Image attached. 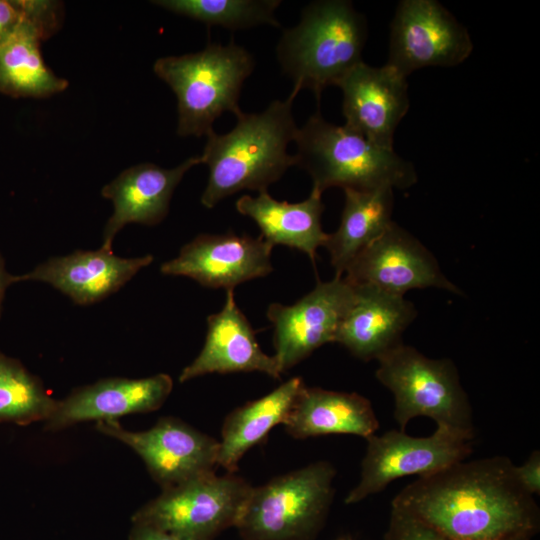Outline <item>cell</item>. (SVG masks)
<instances>
[{
    "mask_svg": "<svg viewBox=\"0 0 540 540\" xmlns=\"http://www.w3.org/2000/svg\"><path fill=\"white\" fill-rule=\"evenodd\" d=\"M57 400L20 361L0 352V422L28 425L46 421Z\"/></svg>",
    "mask_w": 540,
    "mask_h": 540,
    "instance_id": "cell-26",
    "label": "cell"
},
{
    "mask_svg": "<svg viewBox=\"0 0 540 540\" xmlns=\"http://www.w3.org/2000/svg\"><path fill=\"white\" fill-rule=\"evenodd\" d=\"M367 39L364 15L350 1L324 0L307 5L299 23L285 29L276 47L278 63L292 80V94L311 90L319 100L362 61Z\"/></svg>",
    "mask_w": 540,
    "mask_h": 540,
    "instance_id": "cell-3",
    "label": "cell"
},
{
    "mask_svg": "<svg viewBox=\"0 0 540 540\" xmlns=\"http://www.w3.org/2000/svg\"><path fill=\"white\" fill-rule=\"evenodd\" d=\"M295 165L304 169L319 193L330 187L407 189L417 182L413 164L394 149L382 148L350 128L326 121L317 111L297 128Z\"/></svg>",
    "mask_w": 540,
    "mask_h": 540,
    "instance_id": "cell-4",
    "label": "cell"
},
{
    "mask_svg": "<svg viewBox=\"0 0 540 540\" xmlns=\"http://www.w3.org/2000/svg\"><path fill=\"white\" fill-rule=\"evenodd\" d=\"M514 467L505 456L462 460L418 477L391 506L451 540H529L539 530V508Z\"/></svg>",
    "mask_w": 540,
    "mask_h": 540,
    "instance_id": "cell-1",
    "label": "cell"
},
{
    "mask_svg": "<svg viewBox=\"0 0 540 540\" xmlns=\"http://www.w3.org/2000/svg\"><path fill=\"white\" fill-rule=\"evenodd\" d=\"M272 248L261 236L254 238L230 231L200 234L185 244L176 258L163 263L160 271L189 277L209 288L234 289L272 271Z\"/></svg>",
    "mask_w": 540,
    "mask_h": 540,
    "instance_id": "cell-14",
    "label": "cell"
},
{
    "mask_svg": "<svg viewBox=\"0 0 540 540\" xmlns=\"http://www.w3.org/2000/svg\"><path fill=\"white\" fill-rule=\"evenodd\" d=\"M384 540H451L418 519L391 509Z\"/></svg>",
    "mask_w": 540,
    "mask_h": 540,
    "instance_id": "cell-28",
    "label": "cell"
},
{
    "mask_svg": "<svg viewBox=\"0 0 540 540\" xmlns=\"http://www.w3.org/2000/svg\"><path fill=\"white\" fill-rule=\"evenodd\" d=\"M96 427L133 449L163 489L215 472L218 466L219 441L176 418H161L139 432L116 420L99 421Z\"/></svg>",
    "mask_w": 540,
    "mask_h": 540,
    "instance_id": "cell-11",
    "label": "cell"
},
{
    "mask_svg": "<svg viewBox=\"0 0 540 540\" xmlns=\"http://www.w3.org/2000/svg\"><path fill=\"white\" fill-rule=\"evenodd\" d=\"M25 15L0 43V92L13 97H47L63 91L68 82L44 63L40 44L60 24V5L23 0Z\"/></svg>",
    "mask_w": 540,
    "mask_h": 540,
    "instance_id": "cell-16",
    "label": "cell"
},
{
    "mask_svg": "<svg viewBox=\"0 0 540 540\" xmlns=\"http://www.w3.org/2000/svg\"><path fill=\"white\" fill-rule=\"evenodd\" d=\"M471 441L472 438L445 427H437L427 437H413L400 430L374 434L367 438L360 480L345 503L360 502L398 478L430 475L465 460L472 452Z\"/></svg>",
    "mask_w": 540,
    "mask_h": 540,
    "instance_id": "cell-9",
    "label": "cell"
},
{
    "mask_svg": "<svg viewBox=\"0 0 540 540\" xmlns=\"http://www.w3.org/2000/svg\"><path fill=\"white\" fill-rule=\"evenodd\" d=\"M15 281V276L9 274L5 270L4 260L0 254V317L2 312V303L5 297V292L8 286H10Z\"/></svg>",
    "mask_w": 540,
    "mask_h": 540,
    "instance_id": "cell-32",
    "label": "cell"
},
{
    "mask_svg": "<svg viewBox=\"0 0 540 540\" xmlns=\"http://www.w3.org/2000/svg\"><path fill=\"white\" fill-rule=\"evenodd\" d=\"M340 540H347V539H340Z\"/></svg>",
    "mask_w": 540,
    "mask_h": 540,
    "instance_id": "cell-33",
    "label": "cell"
},
{
    "mask_svg": "<svg viewBox=\"0 0 540 540\" xmlns=\"http://www.w3.org/2000/svg\"><path fill=\"white\" fill-rule=\"evenodd\" d=\"M296 95L274 100L259 113L238 115L234 128L225 134L214 130L207 141L201 164L209 170L208 182L201 196L206 208H213L224 198L242 190H267L286 170L295 165L287 152L297 126L293 115Z\"/></svg>",
    "mask_w": 540,
    "mask_h": 540,
    "instance_id": "cell-2",
    "label": "cell"
},
{
    "mask_svg": "<svg viewBox=\"0 0 540 540\" xmlns=\"http://www.w3.org/2000/svg\"><path fill=\"white\" fill-rule=\"evenodd\" d=\"M254 66L252 55L233 41L209 43L199 52L156 60L155 74L177 97V133L200 137L213 130L222 113L240 115L241 88Z\"/></svg>",
    "mask_w": 540,
    "mask_h": 540,
    "instance_id": "cell-5",
    "label": "cell"
},
{
    "mask_svg": "<svg viewBox=\"0 0 540 540\" xmlns=\"http://www.w3.org/2000/svg\"><path fill=\"white\" fill-rule=\"evenodd\" d=\"M153 3L208 26L230 30L263 24L280 27L274 14L280 0H160Z\"/></svg>",
    "mask_w": 540,
    "mask_h": 540,
    "instance_id": "cell-27",
    "label": "cell"
},
{
    "mask_svg": "<svg viewBox=\"0 0 540 540\" xmlns=\"http://www.w3.org/2000/svg\"><path fill=\"white\" fill-rule=\"evenodd\" d=\"M263 372L273 378L282 374L274 356L260 348L255 332L237 306L234 289L226 290L222 309L207 318L205 343L179 376L181 383L210 373Z\"/></svg>",
    "mask_w": 540,
    "mask_h": 540,
    "instance_id": "cell-20",
    "label": "cell"
},
{
    "mask_svg": "<svg viewBox=\"0 0 540 540\" xmlns=\"http://www.w3.org/2000/svg\"><path fill=\"white\" fill-rule=\"evenodd\" d=\"M473 50L467 29L435 0H403L391 22L386 63L402 76L464 62Z\"/></svg>",
    "mask_w": 540,
    "mask_h": 540,
    "instance_id": "cell-10",
    "label": "cell"
},
{
    "mask_svg": "<svg viewBox=\"0 0 540 540\" xmlns=\"http://www.w3.org/2000/svg\"><path fill=\"white\" fill-rule=\"evenodd\" d=\"M284 426L296 439L329 434L367 439L378 430L379 421L370 401L362 395L304 386Z\"/></svg>",
    "mask_w": 540,
    "mask_h": 540,
    "instance_id": "cell-22",
    "label": "cell"
},
{
    "mask_svg": "<svg viewBox=\"0 0 540 540\" xmlns=\"http://www.w3.org/2000/svg\"><path fill=\"white\" fill-rule=\"evenodd\" d=\"M345 203L338 229L328 234L324 247L337 277L344 275L354 258L388 226L393 211V188L344 189Z\"/></svg>",
    "mask_w": 540,
    "mask_h": 540,
    "instance_id": "cell-25",
    "label": "cell"
},
{
    "mask_svg": "<svg viewBox=\"0 0 540 540\" xmlns=\"http://www.w3.org/2000/svg\"><path fill=\"white\" fill-rule=\"evenodd\" d=\"M198 164L200 156L190 157L171 169L152 163L138 164L105 185L101 194L113 202L114 211L104 228L101 248L112 251L114 237L129 223L161 222L168 213L175 188L185 173Z\"/></svg>",
    "mask_w": 540,
    "mask_h": 540,
    "instance_id": "cell-18",
    "label": "cell"
},
{
    "mask_svg": "<svg viewBox=\"0 0 540 540\" xmlns=\"http://www.w3.org/2000/svg\"><path fill=\"white\" fill-rule=\"evenodd\" d=\"M172 388L171 377L164 373L142 379H102L57 401L45 428L54 431L89 420H116L133 413L151 412L162 406Z\"/></svg>",
    "mask_w": 540,
    "mask_h": 540,
    "instance_id": "cell-17",
    "label": "cell"
},
{
    "mask_svg": "<svg viewBox=\"0 0 540 540\" xmlns=\"http://www.w3.org/2000/svg\"><path fill=\"white\" fill-rule=\"evenodd\" d=\"M128 540H184L164 531L142 525L133 524Z\"/></svg>",
    "mask_w": 540,
    "mask_h": 540,
    "instance_id": "cell-31",
    "label": "cell"
},
{
    "mask_svg": "<svg viewBox=\"0 0 540 540\" xmlns=\"http://www.w3.org/2000/svg\"><path fill=\"white\" fill-rule=\"evenodd\" d=\"M300 377L282 383L267 395L235 409L224 420L217 465L234 473L240 459L278 424H284L304 387Z\"/></svg>",
    "mask_w": 540,
    "mask_h": 540,
    "instance_id": "cell-24",
    "label": "cell"
},
{
    "mask_svg": "<svg viewBox=\"0 0 540 540\" xmlns=\"http://www.w3.org/2000/svg\"><path fill=\"white\" fill-rule=\"evenodd\" d=\"M343 276L352 284L401 296L408 290L427 287L461 294L431 252L394 222L354 258Z\"/></svg>",
    "mask_w": 540,
    "mask_h": 540,
    "instance_id": "cell-13",
    "label": "cell"
},
{
    "mask_svg": "<svg viewBox=\"0 0 540 540\" xmlns=\"http://www.w3.org/2000/svg\"><path fill=\"white\" fill-rule=\"evenodd\" d=\"M515 476L521 486L531 495L540 494V453L533 451L521 465L514 467Z\"/></svg>",
    "mask_w": 540,
    "mask_h": 540,
    "instance_id": "cell-29",
    "label": "cell"
},
{
    "mask_svg": "<svg viewBox=\"0 0 540 540\" xmlns=\"http://www.w3.org/2000/svg\"><path fill=\"white\" fill-rule=\"evenodd\" d=\"M354 295V285L344 276L315 288L293 305L273 303L267 317L274 326L273 344L281 373L292 368L320 346L335 342L339 325Z\"/></svg>",
    "mask_w": 540,
    "mask_h": 540,
    "instance_id": "cell-12",
    "label": "cell"
},
{
    "mask_svg": "<svg viewBox=\"0 0 540 540\" xmlns=\"http://www.w3.org/2000/svg\"><path fill=\"white\" fill-rule=\"evenodd\" d=\"M237 211L250 217L261 237L271 244L284 245L306 253L314 263L317 249L324 246L328 234L321 226L324 211L322 194L312 190L301 202L277 201L268 192L256 197L244 195L236 201Z\"/></svg>",
    "mask_w": 540,
    "mask_h": 540,
    "instance_id": "cell-23",
    "label": "cell"
},
{
    "mask_svg": "<svg viewBox=\"0 0 540 540\" xmlns=\"http://www.w3.org/2000/svg\"><path fill=\"white\" fill-rule=\"evenodd\" d=\"M252 486L243 478L215 472L163 489L161 495L132 516L146 525L184 540H212L236 526Z\"/></svg>",
    "mask_w": 540,
    "mask_h": 540,
    "instance_id": "cell-8",
    "label": "cell"
},
{
    "mask_svg": "<svg viewBox=\"0 0 540 540\" xmlns=\"http://www.w3.org/2000/svg\"><path fill=\"white\" fill-rule=\"evenodd\" d=\"M24 15L23 0H0V43L17 28Z\"/></svg>",
    "mask_w": 540,
    "mask_h": 540,
    "instance_id": "cell-30",
    "label": "cell"
},
{
    "mask_svg": "<svg viewBox=\"0 0 540 540\" xmlns=\"http://www.w3.org/2000/svg\"><path fill=\"white\" fill-rule=\"evenodd\" d=\"M153 261L152 255L121 258L102 248L77 250L53 257L15 281L35 280L50 284L78 305H90L118 291Z\"/></svg>",
    "mask_w": 540,
    "mask_h": 540,
    "instance_id": "cell-19",
    "label": "cell"
},
{
    "mask_svg": "<svg viewBox=\"0 0 540 540\" xmlns=\"http://www.w3.org/2000/svg\"><path fill=\"white\" fill-rule=\"evenodd\" d=\"M377 361L376 378L394 396L400 431L413 418L425 416L437 427L473 439L472 408L450 359H431L401 343Z\"/></svg>",
    "mask_w": 540,
    "mask_h": 540,
    "instance_id": "cell-6",
    "label": "cell"
},
{
    "mask_svg": "<svg viewBox=\"0 0 540 540\" xmlns=\"http://www.w3.org/2000/svg\"><path fill=\"white\" fill-rule=\"evenodd\" d=\"M345 126L374 144L393 149L395 130L409 110L406 77L385 64L355 65L337 85Z\"/></svg>",
    "mask_w": 540,
    "mask_h": 540,
    "instance_id": "cell-15",
    "label": "cell"
},
{
    "mask_svg": "<svg viewBox=\"0 0 540 540\" xmlns=\"http://www.w3.org/2000/svg\"><path fill=\"white\" fill-rule=\"evenodd\" d=\"M335 474L321 461L252 487L235 526L243 540H312L328 514Z\"/></svg>",
    "mask_w": 540,
    "mask_h": 540,
    "instance_id": "cell-7",
    "label": "cell"
},
{
    "mask_svg": "<svg viewBox=\"0 0 540 540\" xmlns=\"http://www.w3.org/2000/svg\"><path fill=\"white\" fill-rule=\"evenodd\" d=\"M353 285V299L335 342L361 360H377L402 343L401 336L416 318L417 311L404 296L369 285Z\"/></svg>",
    "mask_w": 540,
    "mask_h": 540,
    "instance_id": "cell-21",
    "label": "cell"
}]
</instances>
